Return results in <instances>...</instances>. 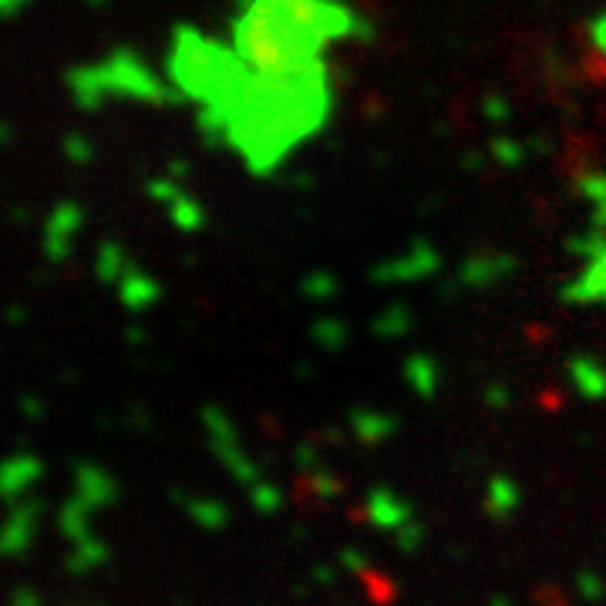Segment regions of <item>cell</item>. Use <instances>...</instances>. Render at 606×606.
<instances>
[{
    "label": "cell",
    "mask_w": 606,
    "mask_h": 606,
    "mask_svg": "<svg viewBox=\"0 0 606 606\" xmlns=\"http://www.w3.org/2000/svg\"><path fill=\"white\" fill-rule=\"evenodd\" d=\"M246 492V502L253 505L260 516H277V512L283 509V502H287V495H283V489L273 479H263L260 482H253L250 489H243Z\"/></svg>",
    "instance_id": "obj_20"
},
{
    "label": "cell",
    "mask_w": 606,
    "mask_h": 606,
    "mask_svg": "<svg viewBox=\"0 0 606 606\" xmlns=\"http://www.w3.org/2000/svg\"><path fill=\"white\" fill-rule=\"evenodd\" d=\"M11 139H14V128L7 125V122H0V145H7Z\"/></svg>",
    "instance_id": "obj_36"
},
{
    "label": "cell",
    "mask_w": 606,
    "mask_h": 606,
    "mask_svg": "<svg viewBox=\"0 0 606 606\" xmlns=\"http://www.w3.org/2000/svg\"><path fill=\"white\" fill-rule=\"evenodd\" d=\"M512 270V260L509 256H475V260H468L462 266V280L468 287H485V283H495L499 277Z\"/></svg>",
    "instance_id": "obj_18"
},
{
    "label": "cell",
    "mask_w": 606,
    "mask_h": 606,
    "mask_svg": "<svg viewBox=\"0 0 606 606\" xmlns=\"http://www.w3.org/2000/svg\"><path fill=\"white\" fill-rule=\"evenodd\" d=\"M394 546H398V553H404V556H415L421 546H425V526L415 519L411 526H404L401 532H394Z\"/></svg>",
    "instance_id": "obj_29"
},
{
    "label": "cell",
    "mask_w": 606,
    "mask_h": 606,
    "mask_svg": "<svg viewBox=\"0 0 606 606\" xmlns=\"http://www.w3.org/2000/svg\"><path fill=\"white\" fill-rule=\"evenodd\" d=\"M337 566L341 569H347V573H354V576H364L367 569H371V559H367L361 549H354V546H347L341 556H337Z\"/></svg>",
    "instance_id": "obj_31"
},
{
    "label": "cell",
    "mask_w": 606,
    "mask_h": 606,
    "mask_svg": "<svg viewBox=\"0 0 606 606\" xmlns=\"http://www.w3.org/2000/svg\"><path fill=\"white\" fill-rule=\"evenodd\" d=\"M310 334H314V341L320 347H327V351H337V347L347 344V327L341 324V320H334V317L317 320V324L310 327Z\"/></svg>",
    "instance_id": "obj_27"
},
{
    "label": "cell",
    "mask_w": 606,
    "mask_h": 606,
    "mask_svg": "<svg viewBox=\"0 0 606 606\" xmlns=\"http://www.w3.org/2000/svg\"><path fill=\"white\" fill-rule=\"evenodd\" d=\"M330 105L334 98L327 68L293 81H270L246 71L219 105L202 108L199 128L209 139L240 152L250 172L266 176L293 145L310 139L327 122Z\"/></svg>",
    "instance_id": "obj_1"
},
{
    "label": "cell",
    "mask_w": 606,
    "mask_h": 606,
    "mask_svg": "<svg viewBox=\"0 0 606 606\" xmlns=\"http://www.w3.org/2000/svg\"><path fill=\"white\" fill-rule=\"evenodd\" d=\"M85 229V209L75 199H61L58 206L51 209L48 219H44V236H41V250L48 256V263H64L75 250L78 233Z\"/></svg>",
    "instance_id": "obj_5"
},
{
    "label": "cell",
    "mask_w": 606,
    "mask_h": 606,
    "mask_svg": "<svg viewBox=\"0 0 606 606\" xmlns=\"http://www.w3.org/2000/svg\"><path fill=\"white\" fill-rule=\"evenodd\" d=\"M75 499L91 512L108 509V505H115V499H118V482L105 472V468L81 465V472L75 479Z\"/></svg>",
    "instance_id": "obj_11"
},
{
    "label": "cell",
    "mask_w": 606,
    "mask_h": 606,
    "mask_svg": "<svg viewBox=\"0 0 606 606\" xmlns=\"http://www.w3.org/2000/svg\"><path fill=\"white\" fill-rule=\"evenodd\" d=\"M64 81L81 112H98L108 98H132L142 105H172L182 98L176 85L155 75L142 54L132 48H115L95 64H78L64 75Z\"/></svg>",
    "instance_id": "obj_3"
},
{
    "label": "cell",
    "mask_w": 606,
    "mask_h": 606,
    "mask_svg": "<svg viewBox=\"0 0 606 606\" xmlns=\"http://www.w3.org/2000/svg\"><path fill=\"white\" fill-rule=\"evenodd\" d=\"M303 475H307V485H310V492H314L317 499L334 502V499H341V495H344V482L337 479V472H330L327 465H317V468H310V472H303Z\"/></svg>",
    "instance_id": "obj_23"
},
{
    "label": "cell",
    "mask_w": 606,
    "mask_h": 606,
    "mask_svg": "<svg viewBox=\"0 0 606 606\" xmlns=\"http://www.w3.org/2000/svg\"><path fill=\"white\" fill-rule=\"evenodd\" d=\"M573 586H576V596H580L583 603H590V606L606 600V580L600 573H593V569H580Z\"/></svg>",
    "instance_id": "obj_26"
},
{
    "label": "cell",
    "mask_w": 606,
    "mask_h": 606,
    "mask_svg": "<svg viewBox=\"0 0 606 606\" xmlns=\"http://www.w3.org/2000/svg\"><path fill=\"white\" fill-rule=\"evenodd\" d=\"M199 418H202V431H206L209 452H213L216 462L229 472V479L236 485H243V489H250L253 482H260L263 472H260V465H256V458L246 452L236 421L229 418L223 408H216V404H206Z\"/></svg>",
    "instance_id": "obj_4"
},
{
    "label": "cell",
    "mask_w": 606,
    "mask_h": 606,
    "mask_svg": "<svg viewBox=\"0 0 606 606\" xmlns=\"http://www.w3.org/2000/svg\"><path fill=\"white\" fill-rule=\"evenodd\" d=\"M27 7H31V0H0V21H14Z\"/></svg>",
    "instance_id": "obj_32"
},
{
    "label": "cell",
    "mask_w": 606,
    "mask_h": 606,
    "mask_svg": "<svg viewBox=\"0 0 606 606\" xmlns=\"http://www.w3.org/2000/svg\"><path fill=\"white\" fill-rule=\"evenodd\" d=\"M398 431V418L388 415V411H378V408H357L351 415V435L357 438L361 445L374 448V445H384L388 438Z\"/></svg>",
    "instance_id": "obj_15"
},
{
    "label": "cell",
    "mask_w": 606,
    "mask_h": 606,
    "mask_svg": "<svg viewBox=\"0 0 606 606\" xmlns=\"http://www.w3.org/2000/svg\"><path fill=\"white\" fill-rule=\"evenodd\" d=\"M145 192H149L159 206H165V213H169V219L182 229V233H196V229L206 226V209H202V202L192 199L176 182V176L149 179Z\"/></svg>",
    "instance_id": "obj_8"
},
{
    "label": "cell",
    "mask_w": 606,
    "mask_h": 606,
    "mask_svg": "<svg viewBox=\"0 0 606 606\" xmlns=\"http://www.w3.org/2000/svg\"><path fill=\"white\" fill-rule=\"evenodd\" d=\"M11 482V489H7V495H21L27 485H34L41 479V462L38 458H31V455H14L11 462H4L0 465V482Z\"/></svg>",
    "instance_id": "obj_19"
},
{
    "label": "cell",
    "mask_w": 606,
    "mask_h": 606,
    "mask_svg": "<svg viewBox=\"0 0 606 606\" xmlns=\"http://www.w3.org/2000/svg\"><path fill=\"white\" fill-rule=\"evenodd\" d=\"M91 509H85L78 499H71L68 505L61 509V532L71 539V543H85V539H91L95 532H91Z\"/></svg>",
    "instance_id": "obj_21"
},
{
    "label": "cell",
    "mask_w": 606,
    "mask_h": 606,
    "mask_svg": "<svg viewBox=\"0 0 606 606\" xmlns=\"http://www.w3.org/2000/svg\"><path fill=\"white\" fill-rule=\"evenodd\" d=\"M61 152H64V159L75 162V165H91V162H95V142H91L88 135H81V132L64 135Z\"/></svg>",
    "instance_id": "obj_28"
},
{
    "label": "cell",
    "mask_w": 606,
    "mask_h": 606,
    "mask_svg": "<svg viewBox=\"0 0 606 606\" xmlns=\"http://www.w3.org/2000/svg\"><path fill=\"white\" fill-rule=\"evenodd\" d=\"M135 266V260L128 256V250L122 243L115 240H105L98 246V256H95V277L101 283H112V287H118V280L125 277L128 270Z\"/></svg>",
    "instance_id": "obj_17"
},
{
    "label": "cell",
    "mask_w": 606,
    "mask_h": 606,
    "mask_svg": "<svg viewBox=\"0 0 606 606\" xmlns=\"http://www.w3.org/2000/svg\"><path fill=\"white\" fill-rule=\"evenodd\" d=\"M303 293H307V297H317V300H327L337 293V280L327 277V273H314V277L303 280Z\"/></svg>",
    "instance_id": "obj_30"
},
{
    "label": "cell",
    "mask_w": 606,
    "mask_h": 606,
    "mask_svg": "<svg viewBox=\"0 0 606 606\" xmlns=\"http://www.w3.org/2000/svg\"><path fill=\"white\" fill-rule=\"evenodd\" d=\"M364 516L378 532L394 536V532H401L404 526H411V522L418 519V512L415 505H411V499H404L391 485H374V489L364 492Z\"/></svg>",
    "instance_id": "obj_7"
},
{
    "label": "cell",
    "mask_w": 606,
    "mask_h": 606,
    "mask_svg": "<svg viewBox=\"0 0 606 606\" xmlns=\"http://www.w3.org/2000/svg\"><path fill=\"white\" fill-rule=\"evenodd\" d=\"M522 502H526V492H522V485L512 479V475L499 472V475H492V479L485 482L482 509H485V516H489L492 522L512 519L522 509Z\"/></svg>",
    "instance_id": "obj_9"
},
{
    "label": "cell",
    "mask_w": 606,
    "mask_h": 606,
    "mask_svg": "<svg viewBox=\"0 0 606 606\" xmlns=\"http://www.w3.org/2000/svg\"><path fill=\"white\" fill-rule=\"evenodd\" d=\"M408 330H411V314L404 307H388L374 320V334L384 337V341H388V337H404Z\"/></svg>",
    "instance_id": "obj_25"
},
{
    "label": "cell",
    "mask_w": 606,
    "mask_h": 606,
    "mask_svg": "<svg viewBox=\"0 0 606 606\" xmlns=\"http://www.w3.org/2000/svg\"><path fill=\"white\" fill-rule=\"evenodd\" d=\"M404 381H408V388L415 391L418 398H435L438 388H442V367L425 354H415L404 364Z\"/></svg>",
    "instance_id": "obj_16"
},
{
    "label": "cell",
    "mask_w": 606,
    "mask_h": 606,
    "mask_svg": "<svg viewBox=\"0 0 606 606\" xmlns=\"http://www.w3.org/2000/svg\"><path fill=\"white\" fill-rule=\"evenodd\" d=\"M580 189H583V196L590 199L593 209H596V216H593L596 229H606V172H593V176H583L580 179Z\"/></svg>",
    "instance_id": "obj_24"
},
{
    "label": "cell",
    "mask_w": 606,
    "mask_h": 606,
    "mask_svg": "<svg viewBox=\"0 0 606 606\" xmlns=\"http://www.w3.org/2000/svg\"><path fill=\"white\" fill-rule=\"evenodd\" d=\"M105 559H108V546L91 536L85 543H75V553H71L68 566H71V573H91V569H98Z\"/></svg>",
    "instance_id": "obj_22"
},
{
    "label": "cell",
    "mask_w": 606,
    "mask_h": 606,
    "mask_svg": "<svg viewBox=\"0 0 606 606\" xmlns=\"http://www.w3.org/2000/svg\"><path fill=\"white\" fill-rule=\"evenodd\" d=\"M495 155H505L509 162H522L526 159V149H522L519 142H499L495 145Z\"/></svg>",
    "instance_id": "obj_34"
},
{
    "label": "cell",
    "mask_w": 606,
    "mask_h": 606,
    "mask_svg": "<svg viewBox=\"0 0 606 606\" xmlns=\"http://www.w3.org/2000/svg\"><path fill=\"white\" fill-rule=\"evenodd\" d=\"M569 384L583 401H606V364L590 354H576L566 364Z\"/></svg>",
    "instance_id": "obj_12"
},
{
    "label": "cell",
    "mask_w": 606,
    "mask_h": 606,
    "mask_svg": "<svg viewBox=\"0 0 606 606\" xmlns=\"http://www.w3.org/2000/svg\"><path fill=\"white\" fill-rule=\"evenodd\" d=\"M367 34V21L341 0H250L233 24V51L253 75L293 81L327 68L330 41Z\"/></svg>",
    "instance_id": "obj_2"
},
{
    "label": "cell",
    "mask_w": 606,
    "mask_h": 606,
    "mask_svg": "<svg viewBox=\"0 0 606 606\" xmlns=\"http://www.w3.org/2000/svg\"><path fill=\"white\" fill-rule=\"evenodd\" d=\"M489 606H512V603H509V600H505V596H499V600H492Z\"/></svg>",
    "instance_id": "obj_37"
},
{
    "label": "cell",
    "mask_w": 606,
    "mask_h": 606,
    "mask_svg": "<svg viewBox=\"0 0 606 606\" xmlns=\"http://www.w3.org/2000/svg\"><path fill=\"white\" fill-rule=\"evenodd\" d=\"M438 253L428 250V246H418L415 253L408 256H398V260H388L374 270V280L378 283H411V280H421V277H431L438 270Z\"/></svg>",
    "instance_id": "obj_10"
},
{
    "label": "cell",
    "mask_w": 606,
    "mask_h": 606,
    "mask_svg": "<svg viewBox=\"0 0 606 606\" xmlns=\"http://www.w3.org/2000/svg\"><path fill=\"white\" fill-rule=\"evenodd\" d=\"M590 34H593V44L600 48V54H606V11L590 24Z\"/></svg>",
    "instance_id": "obj_35"
},
{
    "label": "cell",
    "mask_w": 606,
    "mask_h": 606,
    "mask_svg": "<svg viewBox=\"0 0 606 606\" xmlns=\"http://www.w3.org/2000/svg\"><path fill=\"white\" fill-rule=\"evenodd\" d=\"M182 512L189 516V522L202 532H223L233 519L229 505L216 495H186L182 499Z\"/></svg>",
    "instance_id": "obj_14"
},
{
    "label": "cell",
    "mask_w": 606,
    "mask_h": 606,
    "mask_svg": "<svg viewBox=\"0 0 606 606\" xmlns=\"http://www.w3.org/2000/svg\"><path fill=\"white\" fill-rule=\"evenodd\" d=\"M118 300H122V307H128L132 314H142V310H149L159 303L162 297V287L159 280L149 277L145 270H139V266H132V270L125 273L122 280H118Z\"/></svg>",
    "instance_id": "obj_13"
},
{
    "label": "cell",
    "mask_w": 606,
    "mask_h": 606,
    "mask_svg": "<svg viewBox=\"0 0 606 606\" xmlns=\"http://www.w3.org/2000/svg\"><path fill=\"white\" fill-rule=\"evenodd\" d=\"M485 401H489V408H509V388L505 384H492L485 391Z\"/></svg>",
    "instance_id": "obj_33"
},
{
    "label": "cell",
    "mask_w": 606,
    "mask_h": 606,
    "mask_svg": "<svg viewBox=\"0 0 606 606\" xmlns=\"http://www.w3.org/2000/svg\"><path fill=\"white\" fill-rule=\"evenodd\" d=\"M88 4H95V7H105V4H108V0H88Z\"/></svg>",
    "instance_id": "obj_38"
},
{
    "label": "cell",
    "mask_w": 606,
    "mask_h": 606,
    "mask_svg": "<svg viewBox=\"0 0 606 606\" xmlns=\"http://www.w3.org/2000/svg\"><path fill=\"white\" fill-rule=\"evenodd\" d=\"M580 250L590 256L586 270L573 283L563 287V300L569 303H606V236L603 229H596L590 240L576 243Z\"/></svg>",
    "instance_id": "obj_6"
}]
</instances>
